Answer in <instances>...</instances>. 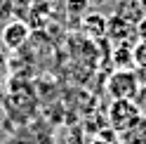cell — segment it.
I'll return each mask as SVG.
<instances>
[{
	"label": "cell",
	"mask_w": 146,
	"mask_h": 144,
	"mask_svg": "<svg viewBox=\"0 0 146 144\" xmlns=\"http://www.w3.org/2000/svg\"><path fill=\"white\" fill-rule=\"evenodd\" d=\"M87 3H90V7H92V5H94V7H99V5H106L108 0H87Z\"/></svg>",
	"instance_id": "8fae6325"
},
{
	"label": "cell",
	"mask_w": 146,
	"mask_h": 144,
	"mask_svg": "<svg viewBox=\"0 0 146 144\" xmlns=\"http://www.w3.org/2000/svg\"><path fill=\"white\" fill-rule=\"evenodd\" d=\"M66 10H68V14L73 17H85L87 12H90V3L87 0H66Z\"/></svg>",
	"instance_id": "ba28073f"
},
{
	"label": "cell",
	"mask_w": 146,
	"mask_h": 144,
	"mask_svg": "<svg viewBox=\"0 0 146 144\" xmlns=\"http://www.w3.org/2000/svg\"><path fill=\"white\" fill-rule=\"evenodd\" d=\"M132 33H137V24H132V19L123 12H115L111 14V19H108V29H106V35L115 43H130Z\"/></svg>",
	"instance_id": "277c9868"
},
{
	"label": "cell",
	"mask_w": 146,
	"mask_h": 144,
	"mask_svg": "<svg viewBox=\"0 0 146 144\" xmlns=\"http://www.w3.org/2000/svg\"><path fill=\"white\" fill-rule=\"evenodd\" d=\"M0 31H3V26H0Z\"/></svg>",
	"instance_id": "4fadbf2b"
},
{
	"label": "cell",
	"mask_w": 146,
	"mask_h": 144,
	"mask_svg": "<svg viewBox=\"0 0 146 144\" xmlns=\"http://www.w3.org/2000/svg\"><path fill=\"white\" fill-rule=\"evenodd\" d=\"M120 144H144L146 142V118L141 116L139 121H137L130 130H125L123 135H120Z\"/></svg>",
	"instance_id": "8992f818"
},
{
	"label": "cell",
	"mask_w": 146,
	"mask_h": 144,
	"mask_svg": "<svg viewBox=\"0 0 146 144\" xmlns=\"http://www.w3.org/2000/svg\"><path fill=\"white\" fill-rule=\"evenodd\" d=\"M139 118H141V111L134 104V99H113L108 104V125L118 135L130 130Z\"/></svg>",
	"instance_id": "7a4b0ae2"
},
{
	"label": "cell",
	"mask_w": 146,
	"mask_h": 144,
	"mask_svg": "<svg viewBox=\"0 0 146 144\" xmlns=\"http://www.w3.org/2000/svg\"><path fill=\"white\" fill-rule=\"evenodd\" d=\"M141 90L139 78L134 69H115L106 80V92L113 99H134L137 92Z\"/></svg>",
	"instance_id": "6da1fadb"
},
{
	"label": "cell",
	"mask_w": 146,
	"mask_h": 144,
	"mask_svg": "<svg viewBox=\"0 0 146 144\" xmlns=\"http://www.w3.org/2000/svg\"><path fill=\"white\" fill-rule=\"evenodd\" d=\"M132 64L137 69H146V40L132 45Z\"/></svg>",
	"instance_id": "52a82bcc"
},
{
	"label": "cell",
	"mask_w": 146,
	"mask_h": 144,
	"mask_svg": "<svg viewBox=\"0 0 146 144\" xmlns=\"http://www.w3.org/2000/svg\"><path fill=\"white\" fill-rule=\"evenodd\" d=\"M137 5H139V7H141V10L146 12V0H137Z\"/></svg>",
	"instance_id": "7c38bea8"
},
{
	"label": "cell",
	"mask_w": 146,
	"mask_h": 144,
	"mask_svg": "<svg viewBox=\"0 0 146 144\" xmlns=\"http://www.w3.org/2000/svg\"><path fill=\"white\" fill-rule=\"evenodd\" d=\"M137 35H139V40H146V17L137 21Z\"/></svg>",
	"instance_id": "30bf717a"
},
{
	"label": "cell",
	"mask_w": 146,
	"mask_h": 144,
	"mask_svg": "<svg viewBox=\"0 0 146 144\" xmlns=\"http://www.w3.org/2000/svg\"><path fill=\"white\" fill-rule=\"evenodd\" d=\"M80 26H83V31L90 35V38H102V35H106L108 19L102 12H87L83 17V21H80Z\"/></svg>",
	"instance_id": "5b68a950"
},
{
	"label": "cell",
	"mask_w": 146,
	"mask_h": 144,
	"mask_svg": "<svg viewBox=\"0 0 146 144\" xmlns=\"http://www.w3.org/2000/svg\"><path fill=\"white\" fill-rule=\"evenodd\" d=\"M14 14V0H0V24L10 21Z\"/></svg>",
	"instance_id": "9c48e42d"
},
{
	"label": "cell",
	"mask_w": 146,
	"mask_h": 144,
	"mask_svg": "<svg viewBox=\"0 0 146 144\" xmlns=\"http://www.w3.org/2000/svg\"><path fill=\"white\" fill-rule=\"evenodd\" d=\"M29 35H31V31L21 19H10L3 26V31H0V43H3L7 50H19V47H24V43L29 40Z\"/></svg>",
	"instance_id": "3957f363"
}]
</instances>
